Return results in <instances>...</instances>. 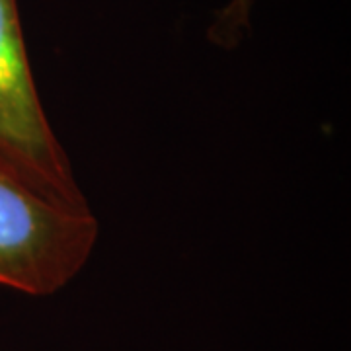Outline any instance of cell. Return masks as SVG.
I'll return each instance as SVG.
<instances>
[{
	"label": "cell",
	"mask_w": 351,
	"mask_h": 351,
	"mask_svg": "<svg viewBox=\"0 0 351 351\" xmlns=\"http://www.w3.org/2000/svg\"><path fill=\"white\" fill-rule=\"evenodd\" d=\"M98 234L88 203L53 195L0 158V287L55 295L84 269Z\"/></svg>",
	"instance_id": "obj_1"
},
{
	"label": "cell",
	"mask_w": 351,
	"mask_h": 351,
	"mask_svg": "<svg viewBox=\"0 0 351 351\" xmlns=\"http://www.w3.org/2000/svg\"><path fill=\"white\" fill-rule=\"evenodd\" d=\"M0 158L53 195L88 203L39 98L18 0H0Z\"/></svg>",
	"instance_id": "obj_2"
}]
</instances>
